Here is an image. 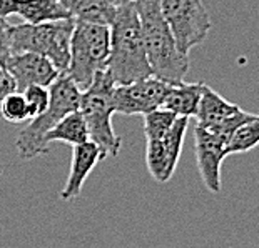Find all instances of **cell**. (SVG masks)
Returning a JSON list of instances; mask_svg holds the SVG:
<instances>
[{"instance_id":"cell-1","label":"cell","mask_w":259,"mask_h":248,"mask_svg":"<svg viewBox=\"0 0 259 248\" xmlns=\"http://www.w3.org/2000/svg\"><path fill=\"white\" fill-rule=\"evenodd\" d=\"M134 2L152 77L167 85H178L184 82L189 72V57L179 50L172 32L161 14L159 0H134Z\"/></svg>"},{"instance_id":"cell-2","label":"cell","mask_w":259,"mask_h":248,"mask_svg":"<svg viewBox=\"0 0 259 248\" xmlns=\"http://www.w3.org/2000/svg\"><path fill=\"white\" fill-rule=\"evenodd\" d=\"M109 30L111 52L106 72L112 79L114 85H125L152 77L134 0H125L124 4L115 7V15Z\"/></svg>"},{"instance_id":"cell-3","label":"cell","mask_w":259,"mask_h":248,"mask_svg":"<svg viewBox=\"0 0 259 248\" xmlns=\"http://www.w3.org/2000/svg\"><path fill=\"white\" fill-rule=\"evenodd\" d=\"M82 90L77 87L67 75H59V79L49 87V107L37 118H32L24 129L19 132L15 145L20 158L32 160L46 155L49 145L46 143V135L56 127L65 115L77 112L80 103Z\"/></svg>"},{"instance_id":"cell-4","label":"cell","mask_w":259,"mask_h":248,"mask_svg":"<svg viewBox=\"0 0 259 248\" xmlns=\"http://www.w3.org/2000/svg\"><path fill=\"white\" fill-rule=\"evenodd\" d=\"M75 22L60 20L49 24H10L9 25V52L10 53H37L47 58L64 75L69 67L70 37Z\"/></svg>"},{"instance_id":"cell-5","label":"cell","mask_w":259,"mask_h":248,"mask_svg":"<svg viewBox=\"0 0 259 248\" xmlns=\"http://www.w3.org/2000/svg\"><path fill=\"white\" fill-rule=\"evenodd\" d=\"M114 82L107 72L94 77L92 84L80 93L79 113L89 132V140L101 148L104 158L117 157L122 139L114 132Z\"/></svg>"},{"instance_id":"cell-6","label":"cell","mask_w":259,"mask_h":248,"mask_svg":"<svg viewBox=\"0 0 259 248\" xmlns=\"http://www.w3.org/2000/svg\"><path fill=\"white\" fill-rule=\"evenodd\" d=\"M109 52H111L109 25L75 22L70 37V57L65 75L80 90H85L92 84L94 77L106 72Z\"/></svg>"},{"instance_id":"cell-7","label":"cell","mask_w":259,"mask_h":248,"mask_svg":"<svg viewBox=\"0 0 259 248\" xmlns=\"http://www.w3.org/2000/svg\"><path fill=\"white\" fill-rule=\"evenodd\" d=\"M159 7L184 55L207 38L211 19L202 0H159Z\"/></svg>"},{"instance_id":"cell-8","label":"cell","mask_w":259,"mask_h":248,"mask_svg":"<svg viewBox=\"0 0 259 248\" xmlns=\"http://www.w3.org/2000/svg\"><path fill=\"white\" fill-rule=\"evenodd\" d=\"M167 84L149 77L132 84L115 85L114 112L122 115H146L161 108L169 90Z\"/></svg>"},{"instance_id":"cell-9","label":"cell","mask_w":259,"mask_h":248,"mask_svg":"<svg viewBox=\"0 0 259 248\" xmlns=\"http://www.w3.org/2000/svg\"><path fill=\"white\" fill-rule=\"evenodd\" d=\"M224 145L226 140L214 132L196 125L194 129V148H196V162L199 168V175L204 187L211 194H221V167L224 162Z\"/></svg>"},{"instance_id":"cell-10","label":"cell","mask_w":259,"mask_h":248,"mask_svg":"<svg viewBox=\"0 0 259 248\" xmlns=\"http://www.w3.org/2000/svg\"><path fill=\"white\" fill-rule=\"evenodd\" d=\"M5 70L15 82L17 92H24L27 87L38 85L49 89L54 82L59 79V70L49 62L47 58L37 53L24 52V53H10L2 62Z\"/></svg>"},{"instance_id":"cell-11","label":"cell","mask_w":259,"mask_h":248,"mask_svg":"<svg viewBox=\"0 0 259 248\" xmlns=\"http://www.w3.org/2000/svg\"><path fill=\"white\" fill-rule=\"evenodd\" d=\"M102 160H106V158H104L101 148H99L96 143L85 142V143H82V145L74 147L69 177L62 192H60V198L65 202H70L79 197L82 189H84L85 180L89 178L94 167H96L99 162H102Z\"/></svg>"},{"instance_id":"cell-12","label":"cell","mask_w":259,"mask_h":248,"mask_svg":"<svg viewBox=\"0 0 259 248\" xmlns=\"http://www.w3.org/2000/svg\"><path fill=\"white\" fill-rule=\"evenodd\" d=\"M239 110H241L239 105H236L233 102H228L216 90H212L211 87L204 84L201 100L199 105H197V112L194 115V118L197 120V127L206 130H212L218 125H221L226 118H229L231 115L238 113Z\"/></svg>"},{"instance_id":"cell-13","label":"cell","mask_w":259,"mask_h":248,"mask_svg":"<svg viewBox=\"0 0 259 248\" xmlns=\"http://www.w3.org/2000/svg\"><path fill=\"white\" fill-rule=\"evenodd\" d=\"M202 89H204L202 82H194V84L181 82L178 85H170L161 108L169 110L176 117L192 118L197 112Z\"/></svg>"},{"instance_id":"cell-14","label":"cell","mask_w":259,"mask_h":248,"mask_svg":"<svg viewBox=\"0 0 259 248\" xmlns=\"http://www.w3.org/2000/svg\"><path fill=\"white\" fill-rule=\"evenodd\" d=\"M15 15H19L25 20V24L30 25L72 19L59 0H19Z\"/></svg>"},{"instance_id":"cell-15","label":"cell","mask_w":259,"mask_h":248,"mask_svg":"<svg viewBox=\"0 0 259 248\" xmlns=\"http://www.w3.org/2000/svg\"><path fill=\"white\" fill-rule=\"evenodd\" d=\"M75 22L111 25L115 7L107 0H59Z\"/></svg>"},{"instance_id":"cell-16","label":"cell","mask_w":259,"mask_h":248,"mask_svg":"<svg viewBox=\"0 0 259 248\" xmlns=\"http://www.w3.org/2000/svg\"><path fill=\"white\" fill-rule=\"evenodd\" d=\"M54 142H64L70 147H77L85 142H91L87 125L84 122V118H82V115L79 113V110L65 115V117L46 135L47 145H51Z\"/></svg>"},{"instance_id":"cell-17","label":"cell","mask_w":259,"mask_h":248,"mask_svg":"<svg viewBox=\"0 0 259 248\" xmlns=\"http://www.w3.org/2000/svg\"><path fill=\"white\" fill-rule=\"evenodd\" d=\"M259 142V117L249 122L239 125L233 134L228 137L224 145V155H234V153H244L252 150Z\"/></svg>"},{"instance_id":"cell-18","label":"cell","mask_w":259,"mask_h":248,"mask_svg":"<svg viewBox=\"0 0 259 248\" xmlns=\"http://www.w3.org/2000/svg\"><path fill=\"white\" fill-rule=\"evenodd\" d=\"M144 117V135L146 140H161L167 134L169 129L176 122V115L169 110L157 108L151 113L142 115Z\"/></svg>"},{"instance_id":"cell-19","label":"cell","mask_w":259,"mask_h":248,"mask_svg":"<svg viewBox=\"0 0 259 248\" xmlns=\"http://www.w3.org/2000/svg\"><path fill=\"white\" fill-rule=\"evenodd\" d=\"M0 113L5 122L9 123H24L30 120L29 105H27L24 95L20 92L10 93L0 102Z\"/></svg>"},{"instance_id":"cell-20","label":"cell","mask_w":259,"mask_h":248,"mask_svg":"<svg viewBox=\"0 0 259 248\" xmlns=\"http://www.w3.org/2000/svg\"><path fill=\"white\" fill-rule=\"evenodd\" d=\"M27 105H29V113H30V120L37 118L38 115H42L49 107V100H51V95H49V89L46 87H38V85H32L27 87V89L22 92Z\"/></svg>"},{"instance_id":"cell-21","label":"cell","mask_w":259,"mask_h":248,"mask_svg":"<svg viewBox=\"0 0 259 248\" xmlns=\"http://www.w3.org/2000/svg\"><path fill=\"white\" fill-rule=\"evenodd\" d=\"M14 92H17V89H15V82L12 77H10L9 72L5 70L4 65L0 64V102Z\"/></svg>"},{"instance_id":"cell-22","label":"cell","mask_w":259,"mask_h":248,"mask_svg":"<svg viewBox=\"0 0 259 248\" xmlns=\"http://www.w3.org/2000/svg\"><path fill=\"white\" fill-rule=\"evenodd\" d=\"M9 22L0 19V62L10 55L9 52Z\"/></svg>"},{"instance_id":"cell-23","label":"cell","mask_w":259,"mask_h":248,"mask_svg":"<svg viewBox=\"0 0 259 248\" xmlns=\"http://www.w3.org/2000/svg\"><path fill=\"white\" fill-rule=\"evenodd\" d=\"M17 2L19 0H0V19L5 20L17 14Z\"/></svg>"},{"instance_id":"cell-24","label":"cell","mask_w":259,"mask_h":248,"mask_svg":"<svg viewBox=\"0 0 259 248\" xmlns=\"http://www.w3.org/2000/svg\"><path fill=\"white\" fill-rule=\"evenodd\" d=\"M107 2H109V4H111V5H114V7H117V5H120V4H124V2H125V0H107Z\"/></svg>"}]
</instances>
